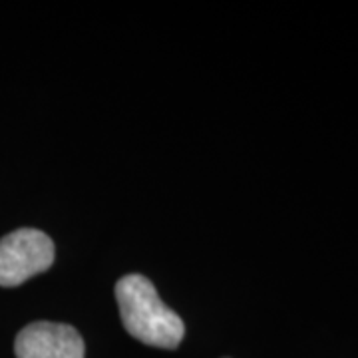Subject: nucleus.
<instances>
[{"mask_svg":"<svg viewBox=\"0 0 358 358\" xmlns=\"http://www.w3.org/2000/svg\"><path fill=\"white\" fill-rule=\"evenodd\" d=\"M115 299L126 331L140 343L157 348H178L183 341V320L159 299L148 277H122L115 285Z\"/></svg>","mask_w":358,"mask_h":358,"instance_id":"f257e3e1","label":"nucleus"},{"mask_svg":"<svg viewBox=\"0 0 358 358\" xmlns=\"http://www.w3.org/2000/svg\"><path fill=\"white\" fill-rule=\"evenodd\" d=\"M54 263V243L38 229H16L0 239V287H16Z\"/></svg>","mask_w":358,"mask_h":358,"instance_id":"f03ea898","label":"nucleus"},{"mask_svg":"<svg viewBox=\"0 0 358 358\" xmlns=\"http://www.w3.org/2000/svg\"><path fill=\"white\" fill-rule=\"evenodd\" d=\"M14 352L16 358H84L86 346L74 327L38 320L18 333Z\"/></svg>","mask_w":358,"mask_h":358,"instance_id":"7ed1b4c3","label":"nucleus"}]
</instances>
